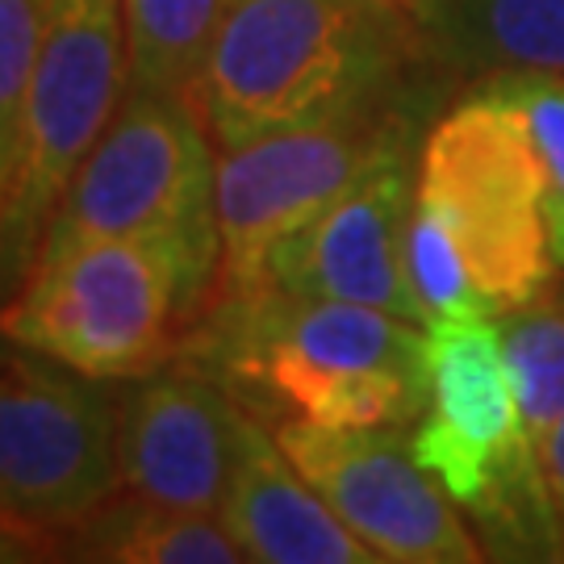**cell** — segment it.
Wrapping results in <instances>:
<instances>
[{"instance_id": "7", "label": "cell", "mask_w": 564, "mask_h": 564, "mask_svg": "<svg viewBox=\"0 0 564 564\" xmlns=\"http://www.w3.org/2000/svg\"><path fill=\"white\" fill-rule=\"evenodd\" d=\"M130 93L126 0H42V39L25 101L21 167L0 218V302L39 256L63 188Z\"/></svg>"}, {"instance_id": "12", "label": "cell", "mask_w": 564, "mask_h": 564, "mask_svg": "<svg viewBox=\"0 0 564 564\" xmlns=\"http://www.w3.org/2000/svg\"><path fill=\"white\" fill-rule=\"evenodd\" d=\"M242 410L193 368L130 377L113 410L118 481L130 494L218 514L235 468Z\"/></svg>"}, {"instance_id": "1", "label": "cell", "mask_w": 564, "mask_h": 564, "mask_svg": "<svg viewBox=\"0 0 564 564\" xmlns=\"http://www.w3.org/2000/svg\"><path fill=\"white\" fill-rule=\"evenodd\" d=\"M193 356L326 426H405L426 405V330L372 305L272 284L223 293Z\"/></svg>"}, {"instance_id": "5", "label": "cell", "mask_w": 564, "mask_h": 564, "mask_svg": "<svg viewBox=\"0 0 564 564\" xmlns=\"http://www.w3.org/2000/svg\"><path fill=\"white\" fill-rule=\"evenodd\" d=\"M414 197L456 235L498 318L547 293L556 256L547 242L544 172L523 113L498 88L481 84V93L431 126Z\"/></svg>"}, {"instance_id": "10", "label": "cell", "mask_w": 564, "mask_h": 564, "mask_svg": "<svg viewBox=\"0 0 564 564\" xmlns=\"http://www.w3.org/2000/svg\"><path fill=\"white\" fill-rule=\"evenodd\" d=\"M276 444L330 510L389 564H473L485 552L444 485L389 426H326L289 419Z\"/></svg>"}, {"instance_id": "9", "label": "cell", "mask_w": 564, "mask_h": 564, "mask_svg": "<svg viewBox=\"0 0 564 564\" xmlns=\"http://www.w3.org/2000/svg\"><path fill=\"white\" fill-rule=\"evenodd\" d=\"M414 139L410 109L393 101L360 105L335 118L263 134L218 155V235L223 293L260 289L268 251L297 226L339 202L372 163Z\"/></svg>"}, {"instance_id": "8", "label": "cell", "mask_w": 564, "mask_h": 564, "mask_svg": "<svg viewBox=\"0 0 564 564\" xmlns=\"http://www.w3.org/2000/svg\"><path fill=\"white\" fill-rule=\"evenodd\" d=\"M105 384L0 330V519L55 540L118 494Z\"/></svg>"}, {"instance_id": "18", "label": "cell", "mask_w": 564, "mask_h": 564, "mask_svg": "<svg viewBox=\"0 0 564 564\" xmlns=\"http://www.w3.org/2000/svg\"><path fill=\"white\" fill-rule=\"evenodd\" d=\"M506 101L523 113L540 172H544V218L556 268H564V72H502L489 76Z\"/></svg>"}, {"instance_id": "2", "label": "cell", "mask_w": 564, "mask_h": 564, "mask_svg": "<svg viewBox=\"0 0 564 564\" xmlns=\"http://www.w3.org/2000/svg\"><path fill=\"white\" fill-rule=\"evenodd\" d=\"M419 51L368 0H226L197 80L218 147L398 97Z\"/></svg>"}, {"instance_id": "6", "label": "cell", "mask_w": 564, "mask_h": 564, "mask_svg": "<svg viewBox=\"0 0 564 564\" xmlns=\"http://www.w3.org/2000/svg\"><path fill=\"white\" fill-rule=\"evenodd\" d=\"M214 147L193 97L130 88L63 188L39 256L97 239H176L223 251Z\"/></svg>"}, {"instance_id": "11", "label": "cell", "mask_w": 564, "mask_h": 564, "mask_svg": "<svg viewBox=\"0 0 564 564\" xmlns=\"http://www.w3.org/2000/svg\"><path fill=\"white\" fill-rule=\"evenodd\" d=\"M414 139L398 142L360 181L293 235L268 260L263 281L297 297L372 305L426 326V305L410 276V214H414Z\"/></svg>"}, {"instance_id": "13", "label": "cell", "mask_w": 564, "mask_h": 564, "mask_svg": "<svg viewBox=\"0 0 564 564\" xmlns=\"http://www.w3.org/2000/svg\"><path fill=\"white\" fill-rule=\"evenodd\" d=\"M218 519L256 564H377V552L330 510L323 494L284 456L251 414H242L239 447Z\"/></svg>"}, {"instance_id": "22", "label": "cell", "mask_w": 564, "mask_h": 564, "mask_svg": "<svg viewBox=\"0 0 564 564\" xmlns=\"http://www.w3.org/2000/svg\"><path fill=\"white\" fill-rule=\"evenodd\" d=\"M46 556H55V540L51 535L0 519V564H30L46 561Z\"/></svg>"}, {"instance_id": "17", "label": "cell", "mask_w": 564, "mask_h": 564, "mask_svg": "<svg viewBox=\"0 0 564 564\" xmlns=\"http://www.w3.org/2000/svg\"><path fill=\"white\" fill-rule=\"evenodd\" d=\"M502 347L523 426L531 447L544 460V447L564 414V302L535 297L523 310H510L502 323Z\"/></svg>"}, {"instance_id": "21", "label": "cell", "mask_w": 564, "mask_h": 564, "mask_svg": "<svg viewBox=\"0 0 564 564\" xmlns=\"http://www.w3.org/2000/svg\"><path fill=\"white\" fill-rule=\"evenodd\" d=\"M419 55H444L447 0H368Z\"/></svg>"}, {"instance_id": "4", "label": "cell", "mask_w": 564, "mask_h": 564, "mask_svg": "<svg viewBox=\"0 0 564 564\" xmlns=\"http://www.w3.org/2000/svg\"><path fill=\"white\" fill-rule=\"evenodd\" d=\"M223 281V251L176 239H97L30 263L0 330L93 381L160 368Z\"/></svg>"}, {"instance_id": "20", "label": "cell", "mask_w": 564, "mask_h": 564, "mask_svg": "<svg viewBox=\"0 0 564 564\" xmlns=\"http://www.w3.org/2000/svg\"><path fill=\"white\" fill-rule=\"evenodd\" d=\"M410 276L426 305V318H456V314L498 318L473 281L456 235L419 197H414V214H410Z\"/></svg>"}, {"instance_id": "19", "label": "cell", "mask_w": 564, "mask_h": 564, "mask_svg": "<svg viewBox=\"0 0 564 564\" xmlns=\"http://www.w3.org/2000/svg\"><path fill=\"white\" fill-rule=\"evenodd\" d=\"M42 39V0H0V218L13 197L25 134V101Z\"/></svg>"}, {"instance_id": "23", "label": "cell", "mask_w": 564, "mask_h": 564, "mask_svg": "<svg viewBox=\"0 0 564 564\" xmlns=\"http://www.w3.org/2000/svg\"><path fill=\"white\" fill-rule=\"evenodd\" d=\"M544 477H547V494H552V506H556V519H561V531H564V414L556 431H552V440L544 447Z\"/></svg>"}, {"instance_id": "15", "label": "cell", "mask_w": 564, "mask_h": 564, "mask_svg": "<svg viewBox=\"0 0 564 564\" xmlns=\"http://www.w3.org/2000/svg\"><path fill=\"white\" fill-rule=\"evenodd\" d=\"M444 59L477 72H564V0H447Z\"/></svg>"}, {"instance_id": "3", "label": "cell", "mask_w": 564, "mask_h": 564, "mask_svg": "<svg viewBox=\"0 0 564 564\" xmlns=\"http://www.w3.org/2000/svg\"><path fill=\"white\" fill-rule=\"evenodd\" d=\"M410 452L481 531L498 561H561L564 531L506 364L502 323L456 314L426 323V405Z\"/></svg>"}, {"instance_id": "16", "label": "cell", "mask_w": 564, "mask_h": 564, "mask_svg": "<svg viewBox=\"0 0 564 564\" xmlns=\"http://www.w3.org/2000/svg\"><path fill=\"white\" fill-rule=\"evenodd\" d=\"M226 0H126L130 88L181 93L197 101L205 55Z\"/></svg>"}, {"instance_id": "14", "label": "cell", "mask_w": 564, "mask_h": 564, "mask_svg": "<svg viewBox=\"0 0 564 564\" xmlns=\"http://www.w3.org/2000/svg\"><path fill=\"white\" fill-rule=\"evenodd\" d=\"M55 556L93 564H239L242 547L209 510L130 494L88 510L55 535Z\"/></svg>"}]
</instances>
